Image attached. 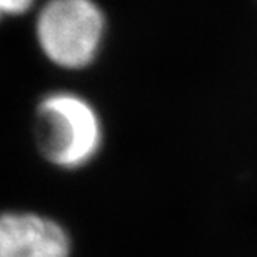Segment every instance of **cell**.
<instances>
[{
    "label": "cell",
    "mask_w": 257,
    "mask_h": 257,
    "mask_svg": "<svg viewBox=\"0 0 257 257\" xmlns=\"http://www.w3.org/2000/svg\"><path fill=\"white\" fill-rule=\"evenodd\" d=\"M34 131L42 157L64 171L87 166L104 144L99 112L85 97L69 90L52 92L39 102Z\"/></svg>",
    "instance_id": "cell-1"
},
{
    "label": "cell",
    "mask_w": 257,
    "mask_h": 257,
    "mask_svg": "<svg viewBox=\"0 0 257 257\" xmlns=\"http://www.w3.org/2000/svg\"><path fill=\"white\" fill-rule=\"evenodd\" d=\"M107 19L95 0H47L35 19V39L50 64L82 70L95 62Z\"/></svg>",
    "instance_id": "cell-2"
},
{
    "label": "cell",
    "mask_w": 257,
    "mask_h": 257,
    "mask_svg": "<svg viewBox=\"0 0 257 257\" xmlns=\"http://www.w3.org/2000/svg\"><path fill=\"white\" fill-rule=\"evenodd\" d=\"M72 240L57 220L35 212L0 214V257H70Z\"/></svg>",
    "instance_id": "cell-3"
},
{
    "label": "cell",
    "mask_w": 257,
    "mask_h": 257,
    "mask_svg": "<svg viewBox=\"0 0 257 257\" xmlns=\"http://www.w3.org/2000/svg\"><path fill=\"white\" fill-rule=\"evenodd\" d=\"M37 0H0V12L5 15H24L34 7Z\"/></svg>",
    "instance_id": "cell-4"
},
{
    "label": "cell",
    "mask_w": 257,
    "mask_h": 257,
    "mask_svg": "<svg viewBox=\"0 0 257 257\" xmlns=\"http://www.w3.org/2000/svg\"><path fill=\"white\" fill-rule=\"evenodd\" d=\"M2 17H4V15H2V12H0V20H2Z\"/></svg>",
    "instance_id": "cell-5"
}]
</instances>
